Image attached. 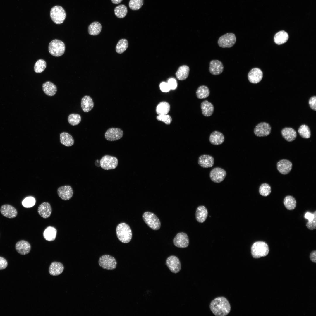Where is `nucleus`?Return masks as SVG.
Returning a JSON list of instances; mask_svg holds the SVG:
<instances>
[{
    "instance_id": "nucleus-17",
    "label": "nucleus",
    "mask_w": 316,
    "mask_h": 316,
    "mask_svg": "<svg viewBox=\"0 0 316 316\" xmlns=\"http://www.w3.org/2000/svg\"><path fill=\"white\" fill-rule=\"evenodd\" d=\"M292 168V164L290 161L286 159L279 161L277 163V168L281 174L286 175L289 173Z\"/></svg>"
},
{
    "instance_id": "nucleus-7",
    "label": "nucleus",
    "mask_w": 316,
    "mask_h": 316,
    "mask_svg": "<svg viewBox=\"0 0 316 316\" xmlns=\"http://www.w3.org/2000/svg\"><path fill=\"white\" fill-rule=\"evenodd\" d=\"M99 266L102 268L109 270H114L116 267L117 262L115 258L109 255L101 256L98 260Z\"/></svg>"
},
{
    "instance_id": "nucleus-33",
    "label": "nucleus",
    "mask_w": 316,
    "mask_h": 316,
    "mask_svg": "<svg viewBox=\"0 0 316 316\" xmlns=\"http://www.w3.org/2000/svg\"><path fill=\"white\" fill-rule=\"evenodd\" d=\"M57 230L54 227L48 226L44 230L43 233L44 238L49 241H53L56 238Z\"/></svg>"
},
{
    "instance_id": "nucleus-29",
    "label": "nucleus",
    "mask_w": 316,
    "mask_h": 316,
    "mask_svg": "<svg viewBox=\"0 0 316 316\" xmlns=\"http://www.w3.org/2000/svg\"><path fill=\"white\" fill-rule=\"evenodd\" d=\"M208 211L206 208L203 206L197 207L195 213V217L197 221L200 223L204 222L207 219Z\"/></svg>"
},
{
    "instance_id": "nucleus-21",
    "label": "nucleus",
    "mask_w": 316,
    "mask_h": 316,
    "mask_svg": "<svg viewBox=\"0 0 316 316\" xmlns=\"http://www.w3.org/2000/svg\"><path fill=\"white\" fill-rule=\"evenodd\" d=\"M37 212L42 218L47 219L49 217L52 213V208L50 204L48 202H44L38 207Z\"/></svg>"
},
{
    "instance_id": "nucleus-23",
    "label": "nucleus",
    "mask_w": 316,
    "mask_h": 316,
    "mask_svg": "<svg viewBox=\"0 0 316 316\" xmlns=\"http://www.w3.org/2000/svg\"><path fill=\"white\" fill-rule=\"evenodd\" d=\"M64 267L61 263L53 262L50 265L49 269V274L52 276H56L61 274L63 272Z\"/></svg>"
},
{
    "instance_id": "nucleus-11",
    "label": "nucleus",
    "mask_w": 316,
    "mask_h": 316,
    "mask_svg": "<svg viewBox=\"0 0 316 316\" xmlns=\"http://www.w3.org/2000/svg\"><path fill=\"white\" fill-rule=\"evenodd\" d=\"M226 176V171L223 169L217 167L214 168L210 171L209 177L213 182L219 183L225 179Z\"/></svg>"
},
{
    "instance_id": "nucleus-26",
    "label": "nucleus",
    "mask_w": 316,
    "mask_h": 316,
    "mask_svg": "<svg viewBox=\"0 0 316 316\" xmlns=\"http://www.w3.org/2000/svg\"><path fill=\"white\" fill-rule=\"evenodd\" d=\"M281 135L288 142L294 140L297 137V133L295 130L291 127H285L281 131Z\"/></svg>"
},
{
    "instance_id": "nucleus-50",
    "label": "nucleus",
    "mask_w": 316,
    "mask_h": 316,
    "mask_svg": "<svg viewBox=\"0 0 316 316\" xmlns=\"http://www.w3.org/2000/svg\"><path fill=\"white\" fill-rule=\"evenodd\" d=\"M159 86L161 90L164 92H167L170 90L167 83L165 82L161 83Z\"/></svg>"
},
{
    "instance_id": "nucleus-42",
    "label": "nucleus",
    "mask_w": 316,
    "mask_h": 316,
    "mask_svg": "<svg viewBox=\"0 0 316 316\" xmlns=\"http://www.w3.org/2000/svg\"><path fill=\"white\" fill-rule=\"evenodd\" d=\"M81 118L80 116L78 114L72 113L68 116V121L70 124L72 126L78 124L81 122Z\"/></svg>"
},
{
    "instance_id": "nucleus-28",
    "label": "nucleus",
    "mask_w": 316,
    "mask_h": 316,
    "mask_svg": "<svg viewBox=\"0 0 316 316\" xmlns=\"http://www.w3.org/2000/svg\"><path fill=\"white\" fill-rule=\"evenodd\" d=\"M201 108L202 114L205 116H210L213 114L214 106L212 103L207 100H205L201 103Z\"/></svg>"
},
{
    "instance_id": "nucleus-46",
    "label": "nucleus",
    "mask_w": 316,
    "mask_h": 316,
    "mask_svg": "<svg viewBox=\"0 0 316 316\" xmlns=\"http://www.w3.org/2000/svg\"><path fill=\"white\" fill-rule=\"evenodd\" d=\"M156 118L158 120L162 121L167 125L170 124L172 121L171 116L167 114L159 115Z\"/></svg>"
},
{
    "instance_id": "nucleus-8",
    "label": "nucleus",
    "mask_w": 316,
    "mask_h": 316,
    "mask_svg": "<svg viewBox=\"0 0 316 316\" xmlns=\"http://www.w3.org/2000/svg\"><path fill=\"white\" fill-rule=\"evenodd\" d=\"M236 37L234 34L229 33L225 34L219 37L217 43L220 47L230 48L236 43Z\"/></svg>"
},
{
    "instance_id": "nucleus-31",
    "label": "nucleus",
    "mask_w": 316,
    "mask_h": 316,
    "mask_svg": "<svg viewBox=\"0 0 316 316\" xmlns=\"http://www.w3.org/2000/svg\"><path fill=\"white\" fill-rule=\"evenodd\" d=\"M189 71V68L188 66L186 65L181 66L179 67L176 71V76L179 80H185L188 77Z\"/></svg>"
},
{
    "instance_id": "nucleus-15",
    "label": "nucleus",
    "mask_w": 316,
    "mask_h": 316,
    "mask_svg": "<svg viewBox=\"0 0 316 316\" xmlns=\"http://www.w3.org/2000/svg\"><path fill=\"white\" fill-rule=\"evenodd\" d=\"M59 196L63 200H70L72 197L73 192L72 187L69 185H65L59 187L57 190Z\"/></svg>"
},
{
    "instance_id": "nucleus-1",
    "label": "nucleus",
    "mask_w": 316,
    "mask_h": 316,
    "mask_svg": "<svg viewBox=\"0 0 316 316\" xmlns=\"http://www.w3.org/2000/svg\"><path fill=\"white\" fill-rule=\"evenodd\" d=\"M209 307L213 313L216 316H226L230 312L231 306L227 299L224 297H217L210 303Z\"/></svg>"
},
{
    "instance_id": "nucleus-40",
    "label": "nucleus",
    "mask_w": 316,
    "mask_h": 316,
    "mask_svg": "<svg viewBox=\"0 0 316 316\" xmlns=\"http://www.w3.org/2000/svg\"><path fill=\"white\" fill-rule=\"evenodd\" d=\"M298 132L300 135L303 138L308 139L310 137V130L307 125H301L298 129Z\"/></svg>"
},
{
    "instance_id": "nucleus-32",
    "label": "nucleus",
    "mask_w": 316,
    "mask_h": 316,
    "mask_svg": "<svg viewBox=\"0 0 316 316\" xmlns=\"http://www.w3.org/2000/svg\"><path fill=\"white\" fill-rule=\"evenodd\" d=\"M289 37L288 34L284 30L280 31L276 33L274 37L275 42L278 45L283 44L286 42Z\"/></svg>"
},
{
    "instance_id": "nucleus-39",
    "label": "nucleus",
    "mask_w": 316,
    "mask_h": 316,
    "mask_svg": "<svg viewBox=\"0 0 316 316\" xmlns=\"http://www.w3.org/2000/svg\"><path fill=\"white\" fill-rule=\"evenodd\" d=\"M128 45V41L125 39L120 40L116 47V52L119 54L123 53L127 49Z\"/></svg>"
},
{
    "instance_id": "nucleus-53",
    "label": "nucleus",
    "mask_w": 316,
    "mask_h": 316,
    "mask_svg": "<svg viewBox=\"0 0 316 316\" xmlns=\"http://www.w3.org/2000/svg\"><path fill=\"white\" fill-rule=\"evenodd\" d=\"M310 260L313 262L316 263V250H314L312 251L310 254Z\"/></svg>"
},
{
    "instance_id": "nucleus-45",
    "label": "nucleus",
    "mask_w": 316,
    "mask_h": 316,
    "mask_svg": "<svg viewBox=\"0 0 316 316\" xmlns=\"http://www.w3.org/2000/svg\"><path fill=\"white\" fill-rule=\"evenodd\" d=\"M35 199L33 197H29L25 198L22 201V204L23 206L26 208H30L33 207L35 203Z\"/></svg>"
},
{
    "instance_id": "nucleus-37",
    "label": "nucleus",
    "mask_w": 316,
    "mask_h": 316,
    "mask_svg": "<svg viewBox=\"0 0 316 316\" xmlns=\"http://www.w3.org/2000/svg\"><path fill=\"white\" fill-rule=\"evenodd\" d=\"M197 97L200 99H204L208 97L210 94V91L206 86L202 85L197 88L196 92Z\"/></svg>"
},
{
    "instance_id": "nucleus-13",
    "label": "nucleus",
    "mask_w": 316,
    "mask_h": 316,
    "mask_svg": "<svg viewBox=\"0 0 316 316\" xmlns=\"http://www.w3.org/2000/svg\"><path fill=\"white\" fill-rule=\"evenodd\" d=\"M123 132L120 128H111L107 130L105 133V137L106 140L110 141L117 140L120 139L123 136Z\"/></svg>"
},
{
    "instance_id": "nucleus-44",
    "label": "nucleus",
    "mask_w": 316,
    "mask_h": 316,
    "mask_svg": "<svg viewBox=\"0 0 316 316\" xmlns=\"http://www.w3.org/2000/svg\"><path fill=\"white\" fill-rule=\"evenodd\" d=\"M143 4V0H130L129 6L133 10L140 9Z\"/></svg>"
},
{
    "instance_id": "nucleus-14",
    "label": "nucleus",
    "mask_w": 316,
    "mask_h": 316,
    "mask_svg": "<svg viewBox=\"0 0 316 316\" xmlns=\"http://www.w3.org/2000/svg\"><path fill=\"white\" fill-rule=\"evenodd\" d=\"M174 245L177 247L184 248L189 244V240L187 235L183 232H180L173 239Z\"/></svg>"
},
{
    "instance_id": "nucleus-18",
    "label": "nucleus",
    "mask_w": 316,
    "mask_h": 316,
    "mask_svg": "<svg viewBox=\"0 0 316 316\" xmlns=\"http://www.w3.org/2000/svg\"><path fill=\"white\" fill-rule=\"evenodd\" d=\"M0 212L2 215L10 219L15 217L18 214L16 209L9 204L2 205L0 208Z\"/></svg>"
},
{
    "instance_id": "nucleus-16",
    "label": "nucleus",
    "mask_w": 316,
    "mask_h": 316,
    "mask_svg": "<svg viewBox=\"0 0 316 316\" xmlns=\"http://www.w3.org/2000/svg\"><path fill=\"white\" fill-rule=\"evenodd\" d=\"M263 73L260 69L255 68L251 69L248 73V78L251 83L256 84L260 82L263 77Z\"/></svg>"
},
{
    "instance_id": "nucleus-35",
    "label": "nucleus",
    "mask_w": 316,
    "mask_h": 316,
    "mask_svg": "<svg viewBox=\"0 0 316 316\" xmlns=\"http://www.w3.org/2000/svg\"><path fill=\"white\" fill-rule=\"evenodd\" d=\"M170 106L167 102L162 101L159 102L156 108L157 113L159 115L166 114L169 112Z\"/></svg>"
},
{
    "instance_id": "nucleus-5",
    "label": "nucleus",
    "mask_w": 316,
    "mask_h": 316,
    "mask_svg": "<svg viewBox=\"0 0 316 316\" xmlns=\"http://www.w3.org/2000/svg\"><path fill=\"white\" fill-rule=\"evenodd\" d=\"M142 217L145 223L152 229L157 230L160 228V221L157 216L153 213L146 212L143 214Z\"/></svg>"
},
{
    "instance_id": "nucleus-38",
    "label": "nucleus",
    "mask_w": 316,
    "mask_h": 316,
    "mask_svg": "<svg viewBox=\"0 0 316 316\" xmlns=\"http://www.w3.org/2000/svg\"><path fill=\"white\" fill-rule=\"evenodd\" d=\"M114 13L118 18H124L127 15L128 10L126 6L124 4H120L116 6L114 9Z\"/></svg>"
},
{
    "instance_id": "nucleus-41",
    "label": "nucleus",
    "mask_w": 316,
    "mask_h": 316,
    "mask_svg": "<svg viewBox=\"0 0 316 316\" xmlns=\"http://www.w3.org/2000/svg\"><path fill=\"white\" fill-rule=\"evenodd\" d=\"M46 66V63L44 60L42 59H39L36 62L35 64L34 71L37 73H41L45 70Z\"/></svg>"
},
{
    "instance_id": "nucleus-19",
    "label": "nucleus",
    "mask_w": 316,
    "mask_h": 316,
    "mask_svg": "<svg viewBox=\"0 0 316 316\" xmlns=\"http://www.w3.org/2000/svg\"><path fill=\"white\" fill-rule=\"evenodd\" d=\"M224 70V66L222 63L218 60H213L209 63V70L210 73L214 75L221 74Z\"/></svg>"
},
{
    "instance_id": "nucleus-10",
    "label": "nucleus",
    "mask_w": 316,
    "mask_h": 316,
    "mask_svg": "<svg viewBox=\"0 0 316 316\" xmlns=\"http://www.w3.org/2000/svg\"><path fill=\"white\" fill-rule=\"evenodd\" d=\"M166 264L170 271L174 273H178L181 269L180 260L175 256L171 255L168 257L166 260Z\"/></svg>"
},
{
    "instance_id": "nucleus-2",
    "label": "nucleus",
    "mask_w": 316,
    "mask_h": 316,
    "mask_svg": "<svg viewBox=\"0 0 316 316\" xmlns=\"http://www.w3.org/2000/svg\"><path fill=\"white\" fill-rule=\"evenodd\" d=\"M116 232L118 239L123 243H128L131 239V230L129 226L125 223H121L118 225Z\"/></svg>"
},
{
    "instance_id": "nucleus-6",
    "label": "nucleus",
    "mask_w": 316,
    "mask_h": 316,
    "mask_svg": "<svg viewBox=\"0 0 316 316\" xmlns=\"http://www.w3.org/2000/svg\"><path fill=\"white\" fill-rule=\"evenodd\" d=\"M50 16L52 20L55 23L59 24L63 22L66 18V14L61 6H55L51 8Z\"/></svg>"
},
{
    "instance_id": "nucleus-51",
    "label": "nucleus",
    "mask_w": 316,
    "mask_h": 316,
    "mask_svg": "<svg viewBox=\"0 0 316 316\" xmlns=\"http://www.w3.org/2000/svg\"><path fill=\"white\" fill-rule=\"evenodd\" d=\"M8 265L7 260L4 258L0 256V270L5 269Z\"/></svg>"
},
{
    "instance_id": "nucleus-25",
    "label": "nucleus",
    "mask_w": 316,
    "mask_h": 316,
    "mask_svg": "<svg viewBox=\"0 0 316 316\" xmlns=\"http://www.w3.org/2000/svg\"><path fill=\"white\" fill-rule=\"evenodd\" d=\"M94 104L91 97L88 95L84 96L81 99V106L83 111L88 112L91 111L94 107Z\"/></svg>"
},
{
    "instance_id": "nucleus-43",
    "label": "nucleus",
    "mask_w": 316,
    "mask_h": 316,
    "mask_svg": "<svg viewBox=\"0 0 316 316\" xmlns=\"http://www.w3.org/2000/svg\"><path fill=\"white\" fill-rule=\"evenodd\" d=\"M271 187L267 183H263L260 186L259 191L260 195L266 197L268 196L271 192Z\"/></svg>"
},
{
    "instance_id": "nucleus-24",
    "label": "nucleus",
    "mask_w": 316,
    "mask_h": 316,
    "mask_svg": "<svg viewBox=\"0 0 316 316\" xmlns=\"http://www.w3.org/2000/svg\"><path fill=\"white\" fill-rule=\"evenodd\" d=\"M43 91L47 95L52 96H54L57 91L56 86L53 83L47 81L43 84L42 85Z\"/></svg>"
},
{
    "instance_id": "nucleus-54",
    "label": "nucleus",
    "mask_w": 316,
    "mask_h": 316,
    "mask_svg": "<svg viewBox=\"0 0 316 316\" xmlns=\"http://www.w3.org/2000/svg\"><path fill=\"white\" fill-rule=\"evenodd\" d=\"M112 3L115 4H118L120 3L123 0H111Z\"/></svg>"
},
{
    "instance_id": "nucleus-20",
    "label": "nucleus",
    "mask_w": 316,
    "mask_h": 316,
    "mask_svg": "<svg viewBox=\"0 0 316 316\" xmlns=\"http://www.w3.org/2000/svg\"><path fill=\"white\" fill-rule=\"evenodd\" d=\"M15 249L19 254L22 255H25L30 252L31 245L27 241L21 240L16 243L15 245Z\"/></svg>"
},
{
    "instance_id": "nucleus-49",
    "label": "nucleus",
    "mask_w": 316,
    "mask_h": 316,
    "mask_svg": "<svg viewBox=\"0 0 316 316\" xmlns=\"http://www.w3.org/2000/svg\"><path fill=\"white\" fill-rule=\"evenodd\" d=\"M167 83L170 89L174 90L177 87V83L176 81L174 78H171L169 79Z\"/></svg>"
},
{
    "instance_id": "nucleus-34",
    "label": "nucleus",
    "mask_w": 316,
    "mask_h": 316,
    "mask_svg": "<svg viewBox=\"0 0 316 316\" xmlns=\"http://www.w3.org/2000/svg\"><path fill=\"white\" fill-rule=\"evenodd\" d=\"M102 28L101 25L99 22L98 21L93 22L88 26V33L92 35H97L101 32Z\"/></svg>"
},
{
    "instance_id": "nucleus-47",
    "label": "nucleus",
    "mask_w": 316,
    "mask_h": 316,
    "mask_svg": "<svg viewBox=\"0 0 316 316\" xmlns=\"http://www.w3.org/2000/svg\"><path fill=\"white\" fill-rule=\"evenodd\" d=\"M307 227L310 230H313L315 229L316 228V214L315 215L313 220L310 221H308L306 224Z\"/></svg>"
},
{
    "instance_id": "nucleus-4",
    "label": "nucleus",
    "mask_w": 316,
    "mask_h": 316,
    "mask_svg": "<svg viewBox=\"0 0 316 316\" xmlns=\"http://www.w3.org/2000/svg\"><path fill=\"white\" fill-rule=\"evenodd\" d=\"M65 46L62 41L54 39L51 41L49 44L48 50L52 55L59 57L62 55L65 50Z\"/></svg>"
},
{
    "instance_id": "nucleus-12",
    "label": "nucleus",
    "mask_w": 316,
    "mask_h": 316,
    "mask_svg": "<svg viewBox=\"0 0 316 316\" xmlns=\"http://www.w3.org/2000/svg\"><path fill=\"white\" fill-rule=\"evenodd\" d=\"M271 127L267 123L261 122L256 126L254 132L256 136L257 137H265L270 134L271 132Z\"/></svg>"
},
{
    "instance_id": "nucleus-48",
    "label": "nucleus",
    "mask_w": 316,
    "mask_h": 316,
    "mask_svg": "<svg viewBox=\"0 0 316 316\" xmlns=\"http://www.w3.org/2000/svg\"><path fill=\"white\" fill-rule=\"evenodd\" d=\"M309 104L310 108L312 110H316V97L313 96L311 97L309 100Z\"/></svg>"
},
{
    "instance_id": "nucleus-22",
    "label": "nucleus",
    "mask_w": 316,
    "mask_h": 316,
    "mask_svg": "<svg viewBox=\"0 0 316 316\" xmlns=\"http://www.w3.org/2000/svg\"><path fill=\"white\" fill-rule=\"evenodd\" d=\"M198 163L201 167L208 168L212 167L214 163V159L212 156L207 154H204L200 156L198 159Z\"/></svg>"
},
{
    "instance_id": "nucleus-36",
    "label": "nucleus",
    "mask_w": 316,
    "mask_h": 316,
    "mask_svg": "<svg viewBox=\"0 0 316 316\" xmlns=\"http://www.w3.org/2000/svg\"><path fill=\"white\" fill-rule=\"evenodd\" d=\"M283 202L285 207L289 210L294 209L296 205V201L295 198L290 195L286 196L284 199Z\"/></svg>"
},
{
    "instance_id": "nucleus-9",
    "label": "nucleus",
    "mask_w": 316,
    "mask_h": 316,
    "mask_svg": "<svg viewBox=\"0 0 316 316\" xmlns=\"http://www.w3.org/2000/svg\"><path fill=\"white\" fill-rule=\"evenodd\" d=\"M101 167L105 170L115 169L118 166V161L115 157L106 155L103 156L100 160Z\"/></svg>"
},
{
    "instance_id": "nucleus-27",
    "label": "nucleus",
    "mask_w": 316,
    "mask_h": 316,
    "mask_svg": "<svg viewBox=\"0 0 316 316\" xmlns=\"http://www.w3.org/2000/svg\"><path fill=\"white\" fill-rule=\"evenodd\" d=\"M224 140L223 134L220 132L214 131L210 134L209 141L212 144L214 145H219L222 144Z\"/></svg>"
},
{
    "instance_id": "nucleus-30",
    "label": "nucleus",
    "mask_w": 316,
    "mask_h": 316,
    "mask_svg": "<svg viewBox=\"0 0 316 316\" xmlns=\"http://www.w3.org/2000/svg\"><path fill=\"white\" fill-rule=\"evenodd\" d=\"M60 137L61 143L66 146H71L74 144V140L73 137L67 132H62L60 134Z\"/></svg>"
},
{
    "instance_id": "nucleus-52",
    "label": "nucleus",
    "mask_w": 316,
    "mask_h": 316,
    "mask_svg": "<svg viewBox=\"0 0 316 316\" xmlns=\"http://www.w3.org/2000/svg\"><path fill=\"white\" fill-rule=\"evenodd\" d=\"M316 214V211H315L313 214L307 212L305 214V218L307 219L308 221H312L314 219L315 215Z\"/></svg>"
},
{
    "instance_id": "nucleus-3",
    "label": "nucleus",
    "mask_w": 316,
    "mask_h": 316,
    "mask_svg": "<svg viewBox=\"0 0 316 316\" xmlns=\"http://www.w3.org/2000/svg\"><path fill=\"white\" fill-rule=\"evenodd\" d=\"M269 249L267 244L262 241L255 242L251 247V254L255 258L265 257L269 253Z\"/></svg>"
}]
</instances>
